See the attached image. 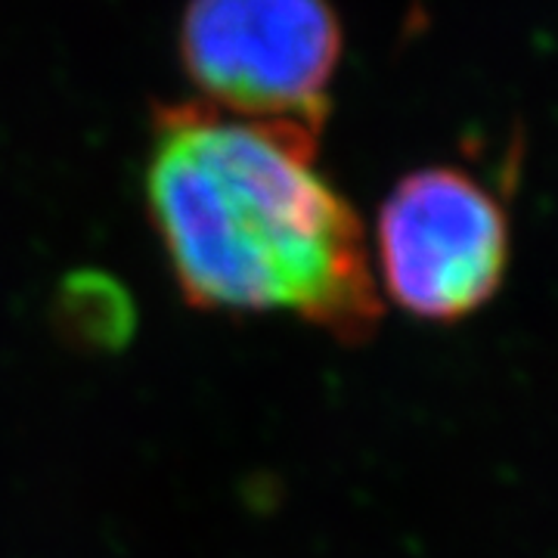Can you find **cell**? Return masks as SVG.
I'll list each match as a JSON object with an SVG mask.
<instances>
[{"label":"cell","instance_id":"7a4b0ae2","mask_svg":"<svg viewBox=\"0 0 558 558\" xmlns=\"http://www.w3.org/2000/svg\"><path fill=\"white\" fill-rule=\"evenodd\" d=\"M341 57L329 0H190L180 60L202 102L242 119L323 128Z\"/></svg>","mask_w":558,"mask_h":558},{"label":"cell","instance_id":"3957f363","mask_svg":"<svg viewBox=\"0 0 558 558\" xmlns=\"http://www.w3.org/2000/svg\"><path fill=\"white\" fill-rule=\"evenodd\" d=\"M376 252L385 292L428 323L472 317L509 267V220L478 180L457 168H418L381 202Z\"/></svg>","mask_w":558,"mask_h":558},{"label":"cell","instance_id":"6da1fadb","mask_svg":"<svg viewBox=\"0 0 558 558\" xmlns=\"http://www.w3.org/2000/svg\"><path fill=\"white\" fill-rule=\"evenodd\" d=\"M317 128L202 100L153 119L143 196L174 282L199 311L289 314L360 344L381 317L354 208L317 168Z\"/></svg>","mask_w":558,"mask_h":558}]
</instances>
